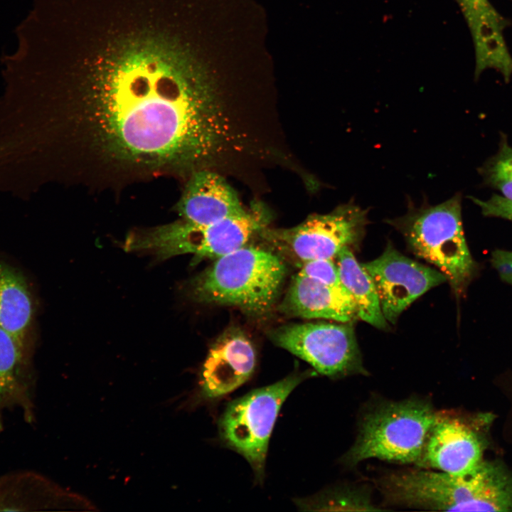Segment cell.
Instances as JSON below:
<instances>
[{"mask_svg":"<svg viewBox=\"0 0 512 512\" xmlns=\"http://www.w3.org/2000/svg\"><path fill=\"white\" fill-rule=\"evenodd\" d=\"M85 100L97 141L125 163L191 174L240 148L216 85L165 39L127 40L93 72Z\"/></svg>","mask_w":512,"mask_h":512,"instance_id":"6da1fadb","label":"cell"},{"mask_svg":"<svg viewBox=\"0 0 512 512\" xmlns=\"http://www.w3.org/2000/svg\"><path fill=\"white\" fill-rule=\"evenodd\" d=\"M286 274L278 255L245 245L216 258L189 283L188 293L198 302L233 306L262 316L276 303Z\"/></svg>","mask_w":512,"mask_h":512,"instance_id":"7a4b0ae2","label":"cell"},{"mask_svg":"<svg viewBox=\"0 0 512 512\" xmlns=\"http://www.w3.org/2000/svg\"><path fill=\"white\" fill-rule=\"evenodd\" d=\"M403 216L387 223L397 229L413 254L436 267L447 278L456 298L465 296L479 265L468 247L462 220V195L436 205L415 208L408 200Z\"/></svg>","mask_w":512,"mask_h":512,"instance_id":"3957f363","label":"cell"},{"mask_svg":"<svg viewBox=\"0 0 512 512\" xmlns=\"http://www.w3.org/2000/svg\"><path fill=\"white\" fill-rule=\"evenodd\" d=\"M439 415L426 399L380 401L362 416L356 441L342 462L353 466L375 458L416 464Z\"/></svg>","mask_w":512,"mask_h":512,"instance_id":"277c9868","label":"cell"},{"mask_svg":"<svg viewBox=\"0 0 512 512\" xmlns=\"http://www.w3.org/2000/svg\"><path fill=\"white\" fill-rule=\"evenodd\" d=\"M270 214L255 202L243 215L208 225H195L181 219L158 228L130 234L124 250L149 252L159 260L183 254L218 258L245 246L267 227Z\"/></svg>","mask_w":512,"mask_h":512,"instance_id":"5b68a950","label":"cell"},{"mask_svg":"<svg viewBox=\"0 0 512 512\" xmlns=\"http://www.w3.org/2000/svg\"><path fill=\"white\" fill-rule=\"evenodd\" d=\"M311 375L294 373L230 402L218 421L223 442L242 455L262 481L270 437L280 408L292 391Z\"/></svg>","mask_w":512,"mask_h":512,"instance_id":"8992f818","label":"cell"},{"mask_svg":"<svg viewBox=\"0 0 512 512\" xmlns=\"http://www.w3.org/2000/svg\"><path fill=\"white\" fill-rule=\"evenodd\" d=\"M368 210L353 200L326 214H311L289 228L263 229L259 235L274 250L302 263L335 259L345 247L353 249L363 240Z\"/></svg>","mask_w":512,"mask_h":512,"instance_id":"52a82bcc","label":"cell"},{"mask_svg":"<svg viewBox=\"0 0 512 512\" xmlns=\"http://www.w3.org/2000/svg\"><path fill=\"white\" fill-rule=\"evenodd\" d=\"M272 341L309 363L319 373L338 378L368 375L352 322L289 324L270 334Z\"/></svg>","mask_w":512,"mask_h":512,"instance_id":"ba28073f","label":"cell"},{"mask_svg":"<svg viewBox=\"0 0 512 512\" xmlns=\"http://www.w3.org/2000/svg\"><path fill=\"white\" fill-rule=\"evenodd\" d=\"M494 416L439 412L416 465L453 476H465L483 462Z\"/></svg>","mask_w":512,"mask_h":512,"instance_id":"9c48e42d","label":"cell"},{"mask_svg":"<svg viewBox=\"0 0 512 512\" xmlns=\"http://www.w3.org/2000/svg\"><path fill=\"white\" fill-rule=\"evenodd\" d=\"M361 265L373 282L385 319L392 324L417 298L447 281L438 270L406 257L390 243L378 257Z\"/></svg>","mask_w":512,"mask_h":512,"instance_id":"30bf717a","label":"cell"},{"mask_svg":"<svg viewBox=\"0 0 512 512\" xmlns=\"http://www.w3.org/2000/svg\"><path fill=\"white\" fill-rule=\"evenodd\" d=\"M256 363L250 340L239 330L225 332L211 346L202 366L199 397L214 400L231 393L250 379Z\"/></svg>","mask_w":512,"mask_h":512,"instance_id":"8fae6325","label":"cell"},{"mask_svg":"<svg viewBox=\"0 0 512 512\" xmlns=\"http://www.w3.org/2000/svg\"><path fill=\"white\" fill-rule=\"evenodd\" d=\"M466 21L474 47L477 79L487 70L512 77V56L504 38L506 21L489 0H456Z\"/></svg>","mask_w":512,"mask_h":512,"instance_id":"7c38bea8","label":"cell"},{"mask_svg":"<svg viewBox=\"0 0 512 512\" xmlns=\"http://www.w3.org/2000/svg\"><path fill=\"white\" fill-rule=\"evenodd\" d=\"M176 210L181 220L195 225L241 216L247 211L226 180L211 169L191 174Z\"/></svg>","mask_w":512,"mask_h":512,"instance_id":"4fadbf2b","label":"cell"},{"mask_svg":"<svg viewBox=\"0 0 512 512\" xmlns=\"http://www.w3.org/2000/svg\"><path fill=\"white\" fill-rule=\"evenodd\" d=\"M34 383L27 344L0 326V433L6 410L18 408L25 421H34Z\"/></svg>","mask_w":512,"mask_h":512,"instance_id":"5bb4252c","label":"cell"},{"mask_svg":"<svg viewBox=\"0 0 512 512\" xmlns=\"http://www.w3.org/2000/svg\"><path fill=\"white\" fill-rule=\"evenodd\" d=\"M280 308L287 314L306 319L352 322L356 306L343 287L326 284L299 273L293 278Z\"/></svg>","mask_w":512,"mask_h":512,"instance_id":"9a60e30c","label":"cell"},{"mask_svg":"<svg viewBox=\"0 0 512 512\" xmlns=\"http://www.w3.org/2000/svg\"><path fill=\"white\" fill-rule=\"evenodd\" d=\"M34 305L23 274L16 268L0 262V326L26 343Z\"/></svg>","mask_w":512,"mask_h":512,"instance_id":"2e32d148","label":"cell"},{"mask_svg":"<svg viewBox=\"0 0 512 512\" xmlns=\"http://www.w3.org/2000/svg\"><path fill=\"white\" fill-rule=\"evenodd\" d=\"M62 490L41 476L19 472L0 478V511H37L58 506Z\"/></svg>","mask_w":512,"mask_h":512,"instance_id":"e0dca14e","label":"cell"},{"mask_svg":"<svg viewBox=\"0 0 512 512\" xmlns=\"http://www.w3.org/2000/svg\"><path fill=\"white\" fill-rule=\"evenodd\" d=\"M336 259L340 282L353 300L358 317L378 329L388 330V322L383 316L373 282L352 250L343 248Z\"/></svg>","mask_w":512,"mask_h":512,"instance_id":"ac0fdd59","label":"cell"},{"mask_svg":"<svg viewBox=\"0 0 512 512\" xmlns=\"http://www.w3.org/2000/svg\"><path fill=\"white\" fill-rule=\"evenodd\" d=\"M303 510L314 511H380L372 504L363 489H344L324 492L308 501H299Z\"/></svg>","mask_w":512,"mask_h":512,"instance_id":"d6986e66","label":"cell"},{"mask_svg":"<svg viewBox=\"0 0 512 512\" xmlns=\"http://www.w3.org/2000/svg\"><path fill=\"white\" fill-rule=\"evenodd\" d=\"M479 172L484 182L512 201V146L506 137H502L497 153L483 164Z\"/></svg>","mask_w":512,"mask_h":512,"instance_id":"ffe728a7","label":"cell"},{"mask_svg":"<svg viewBox=\"0 0 512 512\" xmlns=\"http://www.w3.org/2000/svg\"><path fill=\"white\" fill-rule=\"evenodd\" d=\"M298 273L328 285L343 287L336 263L332 259H317L304 262L302 263Z\"/></svg>","mask_w":512,"mask_h":512,"instance_id":"44dd1931","label":"cell"},{"mask_svg":"<svg viewBox=\"0 0 512 512\" xmlns=\"http://www.w3.org/2000/svg\"><path fill=\"white\" fill-rule=\"evenodd\" d=\"M469 198L480 208L483 215L500 218L512 222V201L498 194H493L487 200L474 196Z\"/></svg>","mask_w":512,"mask_h":512,"instance_id":"7402d4cb","label":"cell"},{"mask_svg":"<svg viewBox=\"0 0 512 512\" xmlns=\"http://www.w3.org/2000/svg\"><path fill=\"white\" fill-rule=\"evenodd\" d=\"M490 261L501 279L512 286V251L494 250Z\"/></svg>","mask_w":512,"mask_h":512,"instance_id":"603a6c76","label":"cell"}]
</instances>
